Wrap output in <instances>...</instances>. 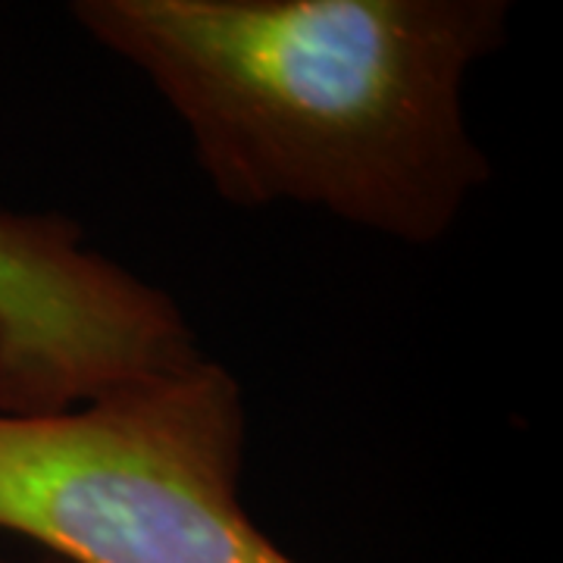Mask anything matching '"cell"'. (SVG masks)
I'll return each mask as SVG.
<instances>
[{
	"mask_svg": "<svg viewBox=\"0 0 563 563\" xmlns=\"http://www.w3.org/2000/svg\"><path fill=\"white\" fill-rule=\"evenodd\" d=\"M139 69L222 201L301 203L435 244L492 179L463 85L507 41L504 0H79Z\"/></svg>",
	"mask_w": 563,
	"mask_h": 563,
	"instance_id": "6da1fadb",
	"label": "cell"
},
{
	"mask_svg": "<svg viewBox=\"0 0 563 563\" xmlns=\"http://www.w3.org/2000/svg\"><path fill=\"white\" fill-rule=\"evenodd\" d=\"M242 385L213 361L0 413V529L66 563H298L242 507Z\"/></svg>",
	"mask_w": 563,
	"mask_h": 563,
	"instance_id": "7a4b0ae2",
	"label": "cell"
},
{
	"mask_svg": "<svg viewBox=\"0 0 563 563\" xmlns=\"http://www.w3.org/2000/svg\"><path fill=\"white\" fill-rule=\"evenodd\" d=\"M198 354L179 307L85 251L76 222L0 210V413H63Z\"/></svg>",
	"mask_w": 563,
	"mask_h": 563,
	"instance_id": "3957f363",
	"label": "cell"
},
{
	"mask_svg": "<svg viewBox=\"0 0 563 563\" xmlns=\"http://www.w3.org/2000/svg\"><path fill=\"white\" fill-rule=\"evenodd\" d=\"M0 563H10V561H3V558H0Z\"/></svg>",
	"mask_w": 563,
	"mask_h": 563,
	"instance_id": "277c9868",
	"label": "cell"
}]
</instances>
